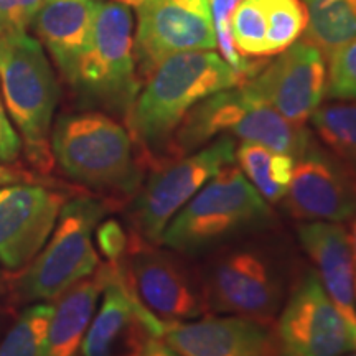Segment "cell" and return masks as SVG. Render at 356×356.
Listing matches in <instances>:
<instances>
[{
	"mask_svg": "<svg viewBox=\"0 0 356 356\" xmlns=\"http://www.w3.org/2000/svg\"><path fill=\"white\" fill-rule=\"evenodd\" d=\"M22 144L20 136L13 129L10 119H8L6 104H3L2 97H0V162L12 163L20 157Z\"/></svg>",
	"mask_w": 356,
	"mask_h": 356,
	"instance_id": "obj_31",
	"label": "cell"
},
{
	"mask_svg": "<svg viewBox=\"0 0 356 356\" xmlns=\"http://www.w3.org/2000/svg\"><path fill=\"white\" fill-rule=\"evenodd\" d=\"M8 29H10V26H8V25L6 24V22L0 19V33H3V32H6V30H8Z\"/></svg>",
	"mask_w": 356,
	"mask_h": 356,
	"instance_id": "obj_36",
	"label": "cell"
},
{
	"mask_svg": "<svg viewBox=\"0 0 356 356\" xmlns=\"http://www.w3.org/2000/svg\"><path fill=\"white\" fill-rule=\"evenodd\" d=\"M136 10L134 53L142 78L178 53L216 48L208 0H149Z\"/></svg>",
	"mask_w": 356,
	"mask_h": 356,
	"instance_id": "obj_10",
	"label": "cell"
},
{
	"mask_svg": "<svg viewBox=\"0 0 356 356\" xmlns=\"http://www.w3.org/2000/svg\"><path fill=\"white\" fill-rule=\"evenodd\" d=\"M162 338L180 356H267L270 348L266 328L238 315L172 323Z\"/></svg>",
	"mask_w": 356,
	"mask_h": 356,
	"instance_id": "obj_17",
	"label": "cell"
},
{
	"mask_svg": "<svg viewBox=\"0 0 356 356\" xmlns=\"http://www.w3.org/2000/svg\"><path fill=\"white\" fill-rule=\"evenodd\" d=\"M104 208L79 197L66 202L47 244L29 264L22 280V297L29 302H53L99 267L92 234Z\"/></svg>",
	"mask_w": 356,
	"mask_h": 356,
	"instance_id": "obj_6",
	"label": "cell"
},
{
	"mask_svg": "<svg viewBox=\"0 0 356 356\" xmlns=\"http://www.w3.org/2000/svg\"><path fill=\"white\" fill-rule=\"evenodd\" d=\"M305 2H309V3H310V2H312V0H305Z\"/></svg>",
	"mask_w": 356,
	"mask_h": 356,
	"instance_id": "obj_38",
	"label": "cell"
},
{
	"mask_svg": "<svg viewBox=\"0 0 356 356\" xmlns=\"http://www.w3.org/2000/svg\"><path fill=\"white\" fill-rule=\"evenodd\" d=\"M270 215L266 200L249 184L238 165L222 167L173 216L162 244L173 251H198Z\"/></svg>",
	"mask_w": 356,
	"mask_h": 356,
	"instance_id": "obj_5",
	"label": "cell"
},
{
	"mask_svg": "<svg viewBox=\"0 0 356 356\" xmlns=\"http://www.w3.org/2000/svg\"><path fill=\"white\" fill-rule=\"evenodd\" d=\"M50 144L53 159L73 180L121 191L139 185L131 134L109 115L81 113L61 118Z\"/></svg>",
	"mask_w": 356,
	"mask_h": 356,
	"instance_id": "obj_4",
	"label": "cell"
},
{
	"mask_svg": "<svg viewBox=\"0 0 356 356\" xmlns=\"http://www.w3.org/2000/svg\"><path fill=\"white\" fill-rule=\"evenodd\" d=\"M44 0H0V19L17 30L32 26Z\"/></svg>",
	"mask_w": 356,
	"mask_h": 356,
	"instance_id": "obj_29",
	"label": "cell"
},
{
	"mask_svg": "<svg viewBox=\"0 0 356 356\" xmlns=\"http://www.w3.org/2000/svg\"><path fill=\"white\" fill-rule=\"evenodd\" d=\"M115 266L137 305L165 328L207 312V299L200 296L184 267L142 239L129 241L126 254Z\"/></svg>",
	"mask_w": 356,
	"mask_h": 356,
	"instance_id": "obj_9",
	"label": "cell"
},
{
	"mask_svg": "<svg viewBox=\"0 0 356 356\" xmlns=\"http://www.w3.org/2000/svg\"><path fill=\"white\" fill-rule=\"evenodd\" d=\"M277 350L279 356H345L356 351L355 332L315 274L305 275L284 307Z\"/></svg>",
	"mask_w": 356,
	"mask_h": 356,
	"instance_id": "obj_11",
	"label": "cell"
},
{
	"mask_svg": "<svg viewBox=\"0 0 356 356\" xmlns=\"http://www.w3.org/2000/svg\"><path fill=\"white\" fill-rule=\"evenodd\" d=\"M0 86L30 162L48 172L53 165L50 139L58 84L42 43L26 30L0 33Z\"/></svg>",
	"mask_w": 356,
	"mask_h": 356,
	"instance_id": "obj_2",
	"label": "cell"
},
{
	"mask_svg": "<svg viewBox=\"0 0 356 356\" xmlns=\"http://www.w3.org/2000/svg\"><path fill=\"white\" fill-rule=\"evenodd\" d=\"M142 356H180V355H178L173 348H170V346L163 341V338H152V340L149 341V345H147V348L144 350V353H142Z\"/></svg>",
	"mask_w": 356,
	"mask_h": 356,
	"instance_id": "obj_32",
	"label": "cell"
},
{
	"mask_svg": "<svg viewBox=\"0 0 356 356\" xmlns=\"http://www.w3.org/2000/svg\"><path fill=\"white\" fill-rule=\"evenodd\" d=\"M267 19V56L279 55L304 33L309 10L300 0H261Z\"/></svg>",
	"mask_w": 356,
	"mask_h": 356,
	"instance_id": "obj_25",
	"label": "cell"
},
{
	"mask_svg": "<svg viewBox=\"0 0 356 356\" xmlns=\"http://www.w3.org/2000/svg\"><path fill=\"white\" fill-rule=\"evenodd\" d=\"M327 95L333 99L356 101V37L328 58Z\"/></svg>",
	"mask_w": 356,
	"mask_h": 356,
	"instance_id": "obj_27",
	"label": "cell"
},
{
	"mask_svg": "<svg viewBox=\"0 0 356 356\" xmlns=\"http://www.w3.org/2000/svg\"><path fill=\"white\" fill-rule=\"evenodd\" d=\"M236 145L231 137H221L207 149L197 150L178 162L159 167L149 177L136 203L137 233L149 244L162 243L163 231L186 203L222 167L234 162Z\"/></svg>",
	"mask_w": 356,
	"mask_h": 356,
	"instance_id": "obj_8",
	"label": "cell"
},
{
	"mask_svg": "<svg viewBox=\"0 0 356 356\" xmlns=\"http://www.w3.org/2000/svg\"><path fill=\"white\" fill-rule=\"evenodd\" d=\"M97 0H44L33 30L63 76L76 83L78 68L91 42Z\"/></svg>",
	"mask_w": 356,
	"mask_h": 356,
	"instance_id": "obj_19",
	"label": "cell"
},
{
	"mask_svg": "<svg viewBox=\"0 0 356 356\" xmlns=\"http://www.w3.org/2000/svg\"><path fill=\"white\" fill-rule=\"evenodd\" d=\"M220 134L254 142L299 157L309 149V134L289 122L248 86L222 89L198 102L173 134V155L195 150Z\"/></svg>",
	"mask_w": 356,
	"mask_h": 356,
	"instance_id": "obj_3",
	"label": "cell"
},
{
	"mask_svg": "<svg viewBox=\"0 0 356 356\" xmlns=\"http://www.w3.org/2000/svg\"><path fill=\"white\" fill-rule=\"evenodd\" d=\"M96 239L101 252L109 262H119L126 254L129 239L118 221L109 220L99 225V228L96 231Z\"/></svg>",
	"mask_w": 356,
	"mask_h": 356,
	"instance_id": "obj_30",
	"label": "cell"
},
{
	"mask_svg": "<svg viewBox=\"0 0 356 356\" xmlns=\"http://www.w3.org/2000/svg\"><path fill=\"white\" fill-rule=\"evenodd\" d=\"M244 86L289 122L304 126L327 92L325 56L310 43L296 42Z\"/></svg>",
	"mask_w": 356,
	"mask_h": 356,
	"instance_id": "obj_13",
	"label": "cell"
},
{
	"mask_svg": "<svg viewBox=\"0 0 356 356\" xmlns=\"http://www.w3.org/2000/svg\"><path fill=\"white\" fill-rule=\"evenodd\" d=\"M19 181H25L24 172L15 170V168L2 165V163H0V186L19 184Z\"/></svg>",
	"mask_w": 356,
	"mask_h": 356,
	"instance_id": "obj_33",
	"label": "cell"
},
{
	"mask_svg": "<svg viewBox=\"0 0 356 356\" xmlns=\"http://www.w3.org/2000/svg\"><path fill=\"white\" fill-rule=\"evenodd\" d=\"M356 37V0H312L304 42L330 58Z\"/></svg>",
	"mask_w": 356,
	"mask_h": 356,
	"instance_id": "obj_22",
	"label": "cell"
},
{
	"mask_svg": "<svg viewBox=\"0 0 356 356\" xmlns=\"http://www.w3.org/2000/svg\"><path fill=\"white\" fill-rule=\"evenodd\" d=\"M111 264L79 280L53 302V314L40 356H76L108 284Z\"/></svg>",
	"mask_w": 356,
	"mask_h": 356,
	"instance_id": "obj_20",
	"label": "cell"
},
{
	"mask_svg": "<svg viewBox=\"0 0 356 356\" xmlns=\"http://www.w3.org/2000/svg\"><path fill=\"white\" fill-rule=\"evenodd\" d=\"M345 356H356V353H351V355L348 353V355H345Z\"/></svg>",
	"mask_w": 356,
	"mask_h": 356,
	"instance_id": "obj_37",
	"label": "cell"
},
{
	"mask_svg": "<svg viewBox=\"0 0 356 356\" xmlns=\"http://www.w3.org/2000/svg\"><path fill=\"white\" fill-rule=\"evenodd\" d=\"M231 38L243 56H267V19L261 0H239L231 17Z\"/></svg>",
	"mask_w": 356,
	"mask_h": 356,
	"instance_id": "obj_26",
	"label": "cell"
},
{
	"mask_svg": "<svg viewBox=\"0 0 356 356\" xmlns=\"http://www.w3.org/2000/svg\"><path fill=\"white\" fill-rule=\"evenodd\" d=\"M234 159L243 175L266 202L275 203L286 198L296 163L292 155L254 142H243L236 149Z\"/></svg>",
	"mask_w": 356,
	"mask_h": 356,
	"instance_id": "obj_21",
	"label": "cell"
},
{
	"mask_svg": "<svg viewBox=\"0 0 356 356\" xmlns=\"http://www.w3.org/2000/svg\"><path fill=\"white\" fill-rule=\"evenodd\" d=\"M279 284L267 262L249 251L222 257L208 284V300L216 310L256 322L274 314L279 304Z\"/></svg>",
	"mask_w": 356,
	"mask_h": 356,
	"instance_id": "obj_16",
	"label": "cell"
},
{
	"mask_svg": "<svg viewBox=\"0 0 356 356\" xmlns=\"http://www.w3.org/2000/svg\"><path fill=\"white\" fill-rule=\"evenodd\" d=\"M310 121L323 144L356 170V104L317 108Z\"/></svg>",
	"mask_w": 356,
	"mask_h": 356,
	"instance_id": "obj_23",
	"label": "cell"
},
{
	"mask_svg": "<svg viewBox=\"0 0 356 356\" xmlns=\"http://www.w3.org/2000/svg\"><path fill=\"white\" fill-rule=\"evenodd\" d=\"M299 238L325 292L356 335V269L348 233L340 222L309 221L299 228Z\"/></svg>",
	"mask_w": 356,
	"mask_h": 356,
	"instance_id": "obj_18",
	"label": "cell"
},
{
	"mask_svg": "<svg viewBox=\"0 0 356 356\" xmlns=\"http://www.w3.org/2000/svg\"><path fill=\"white\" fill-rule=\"evenodd\" d=\"M51 314V302H37L22 312L0 343V356H40Z\"/></svg>",
	"mask_w": 356,
	"mask_h": 356,
	"instance_id": "obj_24",
	"label": "cell"
},
{
	"mask_svg": "<svg viewBox=\"0 0 356 356\" xmlns=\"http://www.w3.org/2000/svg\"><path fill=\"white\" fill-rule=\"evenodd\" d=\"M350 236V246H351V254H353V262H355V269H356V218L351 225V233Z\"/></svg>",
	"mask_w": 356,
	"mask_h": 356,
	"instance_id": "obj_34",
	"label": "cell"
},
{
	"mask_svg": "<svg viewBox=\"0 0 356 356\" xmlns=\"http://www.w3.org/2000/svg\"><path fill=\"white\" fill-rule=\"evenodd\" d=\"M136 71L132 8L97 0L91 42L74 84L127 115L139 92Z\"/></svg>",
	"mask_w": 356,
	"mask_h": 356,
	"instance_id": "obj_7",
	"label": "cell"
},
{
	"mask_svg": "<svg viewBox=\"0 0 356 356\" xmlns=\"http://www.w3.org/2000/svg\"><path fill=\"white\" fill-rule=\"evenodd\" d=\"M113 2H119L122 6H127L129 8H139L145 2H149V0H113Z\"/></svg>",
	"mask_w": 356,
	"mask_h": 356,
	"instance_id": "obj_35",
	"label": "cell"
},
{
	"mask_svg": "<svg viewBox=\"0 0 356 356\" xmlns=\"http://www.w3.org/2000/svg\"><path fill=\"white\" fill-rule=\"evenodd\" d=\"M286 198L299 220L346 221L356 215V170L310 147L296 159Z\"/></svg>",
	"mask_w": 356,
	"mask_h": 356,
	"instance_id": "obj_14",
	"label": "cell"
},
{
	"mask_svg": "<svg viewBox=\"0 0 356 356\" xmlns=\"http://www.w3.org/2000/svg\"><path fill=\"white\" fill-rule=\"evenodd\" d=\"M239 0H208L213 26L216 35V48L220 50L222 60L233 68L239 76L249 73V63L246 56L236 50L231 38V17Z\"/></svg>",
	"mask_w": 356,
	"mask_h": 356,
	"instance_id": "obj_28",
	"label": "cell"
},
{
	"mask_svg": "<svg viewBox=\"0 0 356 356\" xmlns=\"http://www.w3.org/2000/svg\"><path fill=\"white\" fill-rule=\"evenodd\" d=\"M239 76L213 50L178 53L162 61L145 79L127 114L129 129L147 152L160 154L198 102L239 84Z\"/></svg>",
	"mask_w": 356,
	"mask_h": 356,
	"instance_id": "obj_1",
	"label": "cell"
},
{
	"mask_svg": "<svg viewBox=\"0 0 356 356\" xmlns=\"http://www.w3.org/2000/svg\"><path fill=\"white\" fill-rule=\"evenodd\" d=\"M63 193L19 181L0 186V264L17 270L29 266L55 229Z\"/></svg>",
	"mask_w": 356,
	"mask_h": 356,
	"instance_id": "obj_12",
	"label": "cell"
},
{
	"mask_svg": "<svg viewBox=\"0 0 356 356\" xmlns=\"http://www.w3.org/2000/svg\"><path fill=\"white\" fill-rule=\"evenodd\" d=\"M102 291L101 305L84 335L83 356H142L152 338H162L165 327L132 299L115 262Z\"/></svg>",
	"mask_w": 356,
	"mask_h": 356,
	"instance_id": "obj_15",
	"label": "cell"
}]
</instances>
